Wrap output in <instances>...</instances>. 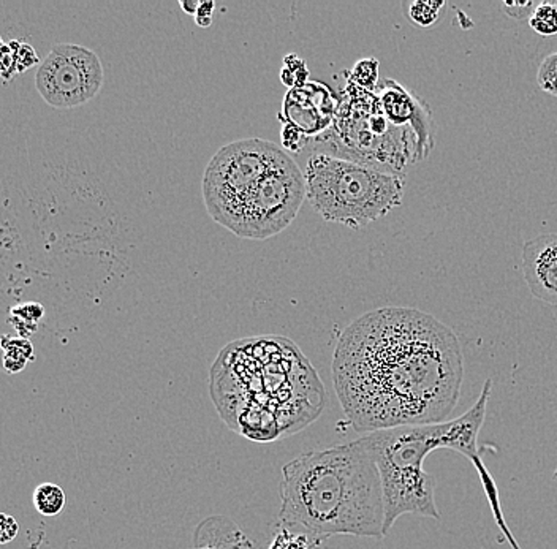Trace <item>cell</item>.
<instances>
[{
    "mask_svg": "<svg viewBox=\"0 0 557 549\" xmlns=\"http://www.w3.org/2000/svg\"><path fill=\"white\" fill-rule=\"evenodd\" d=\"M4 348V367L8 373H18L28 366L29 361H34V347L24 338L12 339L8 336L2 338Z\"/></svg>",
    "mask_w": 557,
    "mask_h": 549,
    "instance_id": "cell-11",
    "label": "cell"
},
{
    "mask_svg": "<svg viewBox=\"0 0 557 549\" xmlns=\"http://www.w3.org/2000/svg\"><path fill=\"white\" fill-rule=\"evenodd\" d=\"M347 81L354 84L356 88L374 92L379 88V61L374 57H366L355 64L352 72L347 73Z\"/></svg>",
    "mask_w": 557,
    "mask_h": 549,
    "instance_id": "cell-14",
    "label": "cell"
},
{
    "mask_svg": "<svg viewBox=\"0 0 557 549\" xmlns=\"http://www.w3.org/2000/svg\"><path fill=\"white\" fill-rule=\"evenodd\" d=\"M529 26L534 32L544 37L557 34V0L540 2L536 12L529 18Z\"/></svg>",
    "mask_w": 557,
    "mask_h": 549,
    "instance_id": "cell-17",
    "label": "cell"
},
{
    "mask_svg": "<svg viewBox=\"0 0 557 549\" xmlns=\"http://www.w3.org/2000/svg\"><path fill=\"white\" fill-rule=\"evenodd\" d=\"M214 2H201V5L198 8L197 14H195V21H197L200 28H210L212 22V10H214Z\"/></svg>",
    "mask_w": 557,
    "mask_h": 549,
    "instance_id": "cell-24",
    "label": "cell"
},
{
    "mask_svg": "<svg viewBox=\"0 0 557 549\" xmlns=\"http://www.w3.org/2000/svg\"><path fill=\"white\" fill-rule=\"evenodd\" d=\"M200 5H201V2H181L184 12L189 14H197Z\"/></svg>",
    "mask_w": 557,
    "mask_h": 549,
    "instance_id": "cell-25",
    "label": "cell"
},
{
    "mask_svg": "<svg viewBox=\"0 0 557 549\" xmlns=\"http://www.w3.org/2000/svg\"><path fill=\"white\" fill-rule=\"evenodd\" d=\"M523 274L532 296L557 305V233L526 241L521 252Z\"/></svg>",
    "mask_w": 557,
    "mask_h": 549,
    "instance_id": "cell-10",
    "label": "cell"
},
{
    "mask_svg": "<svg viewBox=\"0 0 557 549\" xmlns=\"http://www.w3.org/2000/svg\"><path fill=\"white\" fill-rule=\"evenodd\" d=\"M445 7V2L435 0H410L402 4L404 14L415 28H433L439 21L441 10Z\"/></svg>",
    "mask_w": 557,
    "mask_h": 549,
    "instance_id": "cell-13",
    "label": "cell"
},
{
    "mask_svg": "<svg viewBox=\"0 0 557 549\" xmlns=\"http://www.w3.org/2000/svg\"><path fill=\"white\" fill-rule=\"evenodd\" d=\"M270 549H313V543L306 534H293L288 529H282L274 536Z\"/></svg>",
    "mask_w": 557,
    "mask_h": 549,
    "instance_id": "cell-20",
    "label": "cell"
},
{
    "mask_svg": "<svg viewBox=\"0 0 557 549\" xmlns=\"http://www.w3.org/2000/svg\"><path fill=\"white\" fill-rule=\"evenodd\" d=\"M210 388L222 420L255 442L296 434L317 420L327 404L311 361L282 336L228 344L212 365Z\"/></svg>",
    "mask_w": 557,
    "mask_h": 549,
    "instance_id": "cell-2",
    "label": "cell"
},
{
    "mask_svg": "<svg viewBox=\"0 0 557 549\" xmlns=\"http://www.w3.org/2000/svg\"><path fill=\"white\" fill-rule=\"evenodd\" d=\"M34 507L40 515L57 516L65 509L67 495L65 491L55 483H41L34 491Z\"/></svg>",
    "mask_w": 557,
    "mask_h": 549,
    "instance_id": "cell-12",
    "label": "cell"
},
{
    "mask_svg": "<svg viewBox=\"0 0 557 549\" xmlns=\"http://www.w3.org/2000/svg\"><path fill=\"white\" fill-rule=\"evenodd\" d=\"M284 528H303L317 542L333 536H383L381 472L366 437L298 456L278 485Z\"/></svg>",
    "mask_w": 557,
    "mask_h": 549,
    "instance_id": "cell-3",
    "label": "cell"
},
{
    "mask_svg": "<svg viewBox=\"0 0 557 549\" xmlns=\"http://www.w3.org/2000/svg\"><path fill=\"white\" fill-rule=\"evenodd\" d=\"M307 200L323 220L360 230L399 208L406 181L393 171L327 152L309 157Z\"/></svg>",
    "mask_w": 557,
    "mask_h": 549,
    "instance_id": "cell-4",
    "label": "cell"
},
{
    "mask_svg": "<svg viewBox=\"0 0 557 549\" xmlns=\"http://www.w3.org/2000/svg\"><path fill=\"white\" fill-rule=\"evenodd\" d=\"M10 47L13 49L12 55L16 56V61L13 64V72H22V70H28V68L35 65L39 62V57L34 53V49L26 45V43H21V41H12Z\"/></svg>",
    "mask_w": 557,
    "mask_h": 549,
    "instance_id": "cell-21",
    "label": "cell"
},
{
    "mask_svg": "<svg viewBox=\"0 0 557 549\" xmlns=\"http://www.w3.org/2000/svg\"><path fill=\"white\" fill-rule=\"evenodd\" d=\"M538 4L524 0V2H503L505 13L515 18V20H529L532 13L536 12Z\"/></svg>",
    "mask_w": 557,
    "mask_h": 549,
    "instance_id": "cell-22",
    "label": "cell"
},
{
    "mask_svg": "<svg viewBox=\"0 0 557 549\" xmlns=\"http://www.w3.org/2000/svg\"><path fill=\"white\" fill-rule=\"evenodd\" d=\"M284 154L278 144L261 138L238 140L220 148L208 163L201 183L212 220L231 231L245 198Z\"/></svg>",
    "mask_w": 557,
    "mask_h": 549,
    "instance_id": "cell-5",
    "label": "cell"
},
{
    "mask_svg": "<svg viewBox=\"0 0 557 549\" xmlns=\"http://www.w3.org/2000/svg\"><path fill=\"white\" fill-rule=\"evenodd\" d=\"M336 115L338 103L331 89L313 81L287 92L278 119L306 140L330 129Z\"/></svg>",
    "mask_w": 557,
    "mask_h": 549,
    "instance_id": "cell-9",
    "label": "cell"
},
{
    "mask_svg": "<svg viewBox=\"0 0 557 549\" xmlns=\"http://www.w3.org/2000/svg\"><path fill=\"white\" fill-rule=\"evenodd\" d=\"M18 532H20V526L13 516L2 513L0 515V543L7 545V543L13 542L18 536Z\"/></svg>",
    "mask_w": 557,
    "mask_h": 549,
    "instance_id": "cell-23",
    "label": "cell"
},
{
    "mask_svg": "<svg viewBox=\"0 0 557 549\" xmlns=\"http://www.w3.org/2000/svg\"><path fill=\"white\" fill-rule=\"evenodd\" d=\"M41 317H43V307L34 305V303H29V305H22L12 309L10 322L16 328V331L20 332L21 338L28 339L30 334H34Z\"/></svg>",
    "mask_w": 557,
    "mask_h": 549,
    "instance_id": "cell-15",
    "label": "cell"
},
{
    "mask_svg": "<svg viewBox=\"0 0 557 549\" xmlns=\"http://www.w3.org/2000/svg\"><path fill=\"white\" fill-rule=\"evenodd\" d=\"M537 82L544 92L557 97V51L546 56L540 64Z\"/></svg>",
    "mask_w": 557,
    "mask_h": 549,
    "instance_id": "cell-19",
    "label": "cell"
},
{
    "mask_svg": "<svg viewBox=\"0 0 557 549\" xmlns=\"http://www.w3.org/2000/svg\"><path fill=\"white\" fill-rule=\"evenodd\" d=\"M35 86L53 108L81 107L102 89V61L92 49L81 45H56L39 65Z\"/></svg>",
    "mask_w": 557,
    "mask_h": 549,
    "instance_id": "cell-7",
    "label": "cell"
},
{
    "mask_svg": "<svg viewBox=\"0 0 557 549\" xmlns=\"http://www.w3.org/2000/svg\"><path fill=\"white\" fill-rule=\"evenodd\" d=\"M462 379L458 336L412 307L361 315L334 350V388L360 433L443 423L459 400Z\"/></svg>",
    "mask_w": 557,
    "mask_h": 549,
    "instance_id": "cell-1",
    "label": "cell"
},
{
    "mask_svg": "<svg viewBox=\"0 0 557 549\" xmlns=\"http://www.w3.org/2000/svg\"><path fill=\"white\" fill-rule=\"evenodd\" d=\"M304 198V173L286 152L245 198L231 233L259 241L276 236L296 219Z\"/></svg>",
    "mask_w": 557,
    "mask_h": 549,
    "instance_id": "cell-6",
    "label": "cell"
},
{
    "mask_svg": "<svg viewBox=\"0 0 557 549\" xmlns=\"http://www.w3.org/2000/svg\"><path fill=\"white\" fill-rule=\"evenodd\" d=\"M306 61H303L299 56L288 55L284 59V67L280 70V81L286 84L288 89L303 88L307 84Z\"/></svg>",
    "mask_w": 557,
    "mask_h": 549,
    "instance_id": "cell-18",
    "label": "cell"
},
{
    "mask_svg": "<svg viewBox=\"0 0 557 549\" xmlns=\"http://www.w3.org/2000/svg\"><path fill=\"white\" fill-rule=\"evenodd\" d=\"M381 111L396 129H410L415 136V163L424 160L435 146V127L428 103L394 80L377 88Z\"/></svg>",
    "mask_w": 557,
    "mask_h": 549,
    "instance_id": "cell-8",
    "label": "cell"
},
{
    "mask_svg": "<svg viewBox=\"0 0 557 549\" xmlns=\"http://www.w3.org/2000/svg\"><path fill=\"white\" fill-rule=\"evenodd\" d=\"M480 480H482L483 489H484L486 497H488V502H490L491 510H493V515L496 518L497 526H499L501 530H502V534L505 536V538L509 540L510 545H511V548L521 549L518 546V542L515 540L513 534H511V530L509 529V526H507V522H505V518H503L502 509H501V502H499V491H497L494 478L491 476L488 470H484V472L480 474Z\"/></svg>",
    "mask_w": 557,
    "mask_h": 549,
    "instance_id": "cell-16",
    "label": "cell"
},
{
    "mask_svg": "<svg viewBox=\"0 0 557 549\" xmlns=\"http://www.w3.org/2000/svg\"><path fill=\"white\" fill-rule=\"evenodd\" d=\"M193 549H219L214 546V545H208V546H203V545H197Z\"/></svg>",
    "mask_w": 557,
    "mask_h": 549,
    "instance_id": "cell-26",
    "label": "cell"
}]
</instances>
